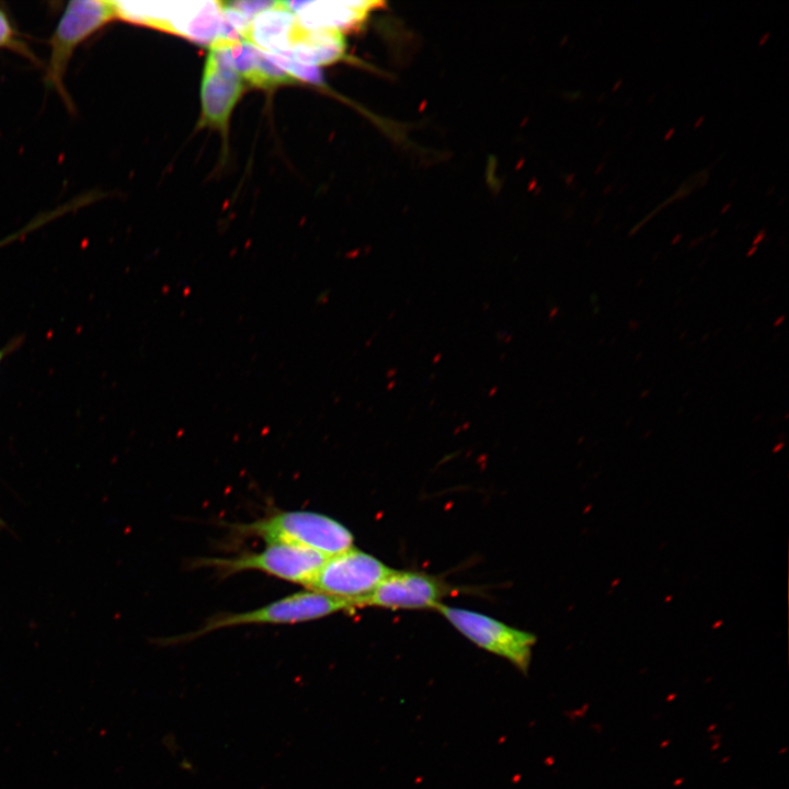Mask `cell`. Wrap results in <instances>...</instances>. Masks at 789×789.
<instances>
[{"mask_svg": "<svg viewBox=\"0 0 789 789\" xmlns=\"http://www.w3.org/2000/svg\"><path fill=\"white\" fill-rule=\"evenodd\" d=\"M243 536L318 551L328 557L353 548L352 533L336 519L311 511H282L233 527Z\"/></svg>", "mask_w": 789, "mask_h": 789, "instance_id": "cell-1", "label": "cell"}, {"mask_svg": "<svg viewBox=\"0 0 789 789\" xmlns=\"http://www.w3.org/2000/svg\"><path fill=\"white\" fill-rule=\"evenodd\" d=\"M118 19L211 45L224 26L221 1H116Z\"/></svg>", "mask_w": 789, "mask_h": 789, "instance_id": "cell-2", "label": "cell"}, {"mask_svg": "<svg viewBox=\"0 0 789 789\" xmlns=\"http://www.w3.org/2000/svg\"><path fill=\"white\" fill-rule=\"evenodd\" d=\"M353 608H355L354 604L346 599L306 590L289 594L252 610L216 615L198 630L163 640V642L164 644L185 642L217 629L236 626L307 622Z\"/></svg>", "mask_w": 789, "mask_h": 789, "instance_id": "cell-3", "label": "cell"}, {"mask_svg": "<svg viewBox=\"0 0 789 789\" xmlns=\"http://www.w3.org/2000/svg\"><path fill=\"white\" fill-rule=\"evenodd\" d=\"M118 19L116 1L73 0L67 3L50 38L45 80L69 104L65 77L75 50L103 26Z\"/></svg>", "mask_w": 789, "mask_h": 789, "instance_id": "cell-4", "label": "cell"}, {"mask_svg": "<svg viewBox=\"0 0 789 789\" xmlns=\"http://www.w3.org/2000/svg\"><path fill=\"white\" fill-rule=\"evenodd\" d=\"M327 558L325 554L301 547L267 544L259 552H244L229 558H203L197 563L199 567L219 570L226 575L240 571H260L308 587Z\"/></svg>", "mask_w": 789, "mask_h": 789, "instance_id": "cell-5", "label": "cell"}, {"mask_svg": "<svg viewBox=\"0 0 789 789\" xmlns=\"http://www.w3.org/2000/svg\"><path fill=\"white\" fill-rule=\"evenodd\" d=\"M462 636L479 648L511 662L527 674L536 637L487 615L439 604L435 608Z\"/></svg>", "mask_w": 789, "mask_h": 789, "instance_id": "cell-6", "label": "cell"}, {"mask_svg": "<svg viewBox=\"0 0 789 789\" xmlns=\"http://www.w3.org/2000/svg\"><path fill=\"white\" fill-rule=\"evenodd\" d=\"M374 556L355 547L330 556L307 590L352 602L362 607L363 601L392 572Z\"/></svg>", "mask_w": 789, "mask_h": 789, "instance_id": "cell-7", "label": "cell"}, {"mask_svg": "<svg viewBox=\"0 0 789 789\" xmlns=\"http://www.w3.org/2000/svg\"><path fill=\"white\" fill-rule=\"evenodd\" d=\"M226 39L210 45L202 79L203 122L226 129L230 113L242 91V78L236 71Z\"/></svg>", "mask_w": 789, "mask_h": 789, "instance_id": "cell-8", "label": "cell"}, {"mask_svg": "<svg viewBox=\"0 0 789 789\" xmlns=\"http://www.w3.org/2000/svg\"><path fill=\"white\" fill-rule=\"evenodd\" d=\"M449 593L450 586L436 576L415 571L392 570L363 601L362 606L435 609Z\"/></svg>", "mask_w": 789, "mask_h": 789, "instance_id": "cell-9", "label": "cell"}, {"mask_svg": "<svg viewBox=\"0 0 789 789\" xmlns=\"http://www.w3.org/2000/svg\"><path fill=\"white\" fill-rule=\"evenodd\" d=\"M299 24L309 30L343 33L358 26L375 9L376 1H284Z\"/></svg>", "mask_w": 789, "mask_h": 789, "instance_id": "cell-10", "label": "cell"}, {"mask_svg": "<svg viewBox=\"0 0 789 789\" xmlns=\"http://www.w3.org/2000/svg\"><path fill=\"white\" fill-rule=\"evenodd\" d=\"M301 31L296 15L284 1L259 13L251 22L247 42L264 53L284 56L295 44Z\"/></svg>", "mask_w": 789, "mask_h": 789, "instance_id": "cell-11", "label": "cell"}, {"mask_svg": "<svg viewBox=\"0 0 789 789\" xmlns=\"http://www.w3.org/2000/svg\"><path fill=\"white\" fill-rule=\"evenodd\" d=\"M227 46L236 71L259 88H273L294 82V78L273 64L264 53L245 41H228Z\"/></svg>", "mask_w": 789, "mask_h": 789, "instance_id": "cell-12", "label": "cell"}, {"mask_svg": "<svg viewBox=\"0 0 789 789\" xmlns=\"http://www.w3.org/2000/svg\"><path fill=\"white\" fill-rule=\"evenodd\" d=\"M344 52L343 33L332 30H309L302 26L297 41L284 57L318 67L341 59Z\"/></svg>", "mask_w": 789, "mask_h": 789, "instance_id": "cell-13", "label": "cell"}, {"mask_svg": "<svg viewBox=\"0 0 789 789\" xmlns=\"http://www.w3.org/2000/svg\"><path fill=\"white\" fill-rule=\"evenodd\" d=\"M264 55L295 79H301L312 83H320L322 81V76L318 67L307 66L276 54L264 53Z\"/></svg>", "mask_w": 789, "mask_h": 789, "instance_id": "cell-14", "label": "cell"}, {"mask_svg": "<svg viewBox=\"0 0 789 789\" xmlns=\"http://www.w3.org/2000/svg\"><path fill=\"white\" fill-rule=\"evenodd\" d=\"M228 3L252 22L259 13L275 7L277 1H228Z\"/></svg>", "mask_w": 789, "mask_h": 789, "instance_id": "cell-15", "label": "cell"}, {"mask_svg": "<svg viewBox=\"0 0 789 789\" xmlns=\"http://www.w3.org/2000/svg\"><path fill=\"white\" fill-rule=\"evenodd\" d=\"M12 44H14L13 27L5 13L0 10V48L10 47Z\"/></svg>", "mask_w": 789, "mask_h": 789, "instance_id": "cell-16", "label": "cell"}, {"mask_svg": "<svg viewBox=\"0 0 789 789\" xmlns=\"http://www.w3.org/2000/svg\"><path fill=\"white\" fill-rule=\"evenodd\" d=\"M4 355H5V350H0V362H1V359L3 358Z\"/></svg>", "mask_w": 789, "mask_h": 789, "instance_id": "cell-17", "label": "cell"}, {"mask_svg": "<svg viewBox=\"0 0 789 789\" xmlns=\"http://www.w3.org/2000/svg\"><path fill=\"white\" fill-rule=\"evenodd\" d=\"M3 526H4V523H3V521H2L1 517H0V527H3Z\"/></svg>", "mask_w": 789, "mask_h": 789, "instance_id": "cell-18", "label": "cell"}]
</instances>
